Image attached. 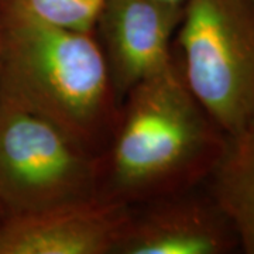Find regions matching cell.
<instances>
[{
    "label": "cell",
    "mask_w": 254,
    "mask_h": 254,
    "mask_svg": "<svg viewBox=\"0 0 254 254\" xmlns=\"http://www.w3.org/2000/svg\"><path fill=\"white\" fill-rule=\"evenodd\" d=\"M7 0H0V4H3V3H6Z\"/></svg>",
    "instance_id": "7c38bea8"
},
{
    "label": "cell",
    "mask_w": 254,
    "mask_h": 254,
    "mask_svg": "<svg viewBox=\"0 0 254 254\" xmlns=\"http://www.w3.org/2000/svg\"><path fill=\"white\" fill-rule=\"evenodd\" d=\"M0 98L51 120L99 155L120 106L95 33L50 26L0 6Z\"/></svg>",
    "instance_id": "7a4b0ae2"
},
{
    "label": "cell",
    "mask_w": 254,
    "mask_h": 254,
    "mask_svg": "<svg viewBox=\"0 0 254 254\" xmlns=\"http://www.w3.org/2000/svg\"><path fill=\"white\" fill-rule=\"evenodd\" d=\"M181 72L216 126L232 137L254 123V4L188 0L177 28Z\"/></svg>",
    "instance_id": "3957f363"
},
{
    "label": "cell",
    "mask_w": 254,
    "mask_h": 254,
    "mask_svg": "<svg viewBox=\"0 0 254 254\" xmlns=\"http://www.w3.org/2000/svg\"><path fill=\"white\" fill-rule=\"evenodd\" d=\"M125 100L98 155L96 196L134 206L208 181L227 137L193 98L177 63Z\"/></svg>",
    "instance_id": "6da1fadb"
},
{
    "label": "cell",
    "mask_w": 254,
    "mask_h": 254,
    "mask_svg": "<svg viewBox=\"0 0 254 254\" xmlns=\"http://www.w3.org/2000/svg\"><path fill=\"white\" fill-rule=\"evenodd\" d=\"M113 254H226L240 249L226 215L213 198L193 190L141 203Z\"/></svg>",
    "instance_id": "8992f818"
},
{
    "label": "cell",
    "mask_w": 254,
    "mask_h": 254,
    "mask_svg": "<svg viewBox=\"0 0 254 254\" xmlns=\"http://www.w3.org/2000/svg\"><path fill=\"white\" fill-rule=\"evenodd\" d=\"M250 1H252V3H253V4H254V0H250Z\"/></svg>",
    "instance_id": "4fadbf2b"
},
{
    "label": "cell",
    "mask_w": 254,
    "mask_h": 254,
    "mask_svg": "<svg viewBox=\"0 0 254 254\" xmlns=\"http://www.w3.org/2000/svg\"><path fill=\"white\" fill-rule=\"evenodd\" d=\"M6 3L16 4L50 26L83 33H93L102 6L92 0H7Z\"/></svg>",
    "instance_id": "9c48e42d"
},
{
    "label": "cell",
    "mask_w": 254,
    "mask_h": 254,
    "mask_svg": "<svg viewBox=\"0 0 254 254\" xmlns=\"http://www.w3.org/2000/svg\"><path fill=\"white\" fill-rule=\"evenodd\" d=\"M98 154L0 98V220L96 196Z\"/></svg>",
    "instance_id": "277c9868"
},
{
    "label": "cell",
    "mask_w": 254,
    "mask_h": 254,
    "mask_svg": "<svg viewBox=\"0 0 254 254\" xmlns=\"http://www.w3.org/2000/svg\"><path fill=\"white\" fill-rule=\"evenodd\" d=\"M155 1L167 4V6H171V7H177V9H184L185 4L188 3V0H155Z\"/></svg>",
    "instance_id": "30bf717a"
},
{
    "label": "cell",
    "mask_w": 254,
    "mask_h": 254,
    "mask_svg": "<svg viewBox=\"0 0 254 254\" xmlns=\"http://www.w3.org/2000/svg\"><path fill=\"white\" fill-rule=\"evenodd\" d=\"M206 190L236 232L240 249L254 254V123L227 137Z\"/></svg>",
    "instance_id": "ba28073f"
},
{
    "label": "cell",
    "mask_w": 254,
    "mask_h": 254,
    "mask_svg": "<svg viewBox=\"0 0 254 254\" xmlns=\"http://www.w3.org/2000/svg\"><path fill=\"white\" fill-rule=\"evenodd\" d=\"M92 1H95V3H99V4H102V1H103V0H92Z\"/></svg>",
    "instance_id": "8fae6325"
},
{
    "label": "cell",
    "mask_w": 254,
    "mask_h": 254,
    "mask_svg": "<svg viewBox=\"0 0 254 254\" xmlns=\"http://www.w3.org/2000/svg\"><path fill=\"white\" fill-rule=\"evenodd\" d=\"M131 206L92 196L0 220V254H113Z\"/></svg>",
    "instance_id": "52a82bcc"
},
{
    "label": "cell",
    "mask_w": 254,
    "mask_h": 254,
    "mask_svg": "<svg viewBox=\"0 0 254 254\" xmlns=\"http://www.w3.org/2000/svg\"><path fill=\"white\" fill-rule=\"evenodd\" d=\"M184 9L155 0H103L93 33L118 99L175 63L173 34Z\"/></svg>",
    "instance_id": "5b68a950"
}]
</instances>
